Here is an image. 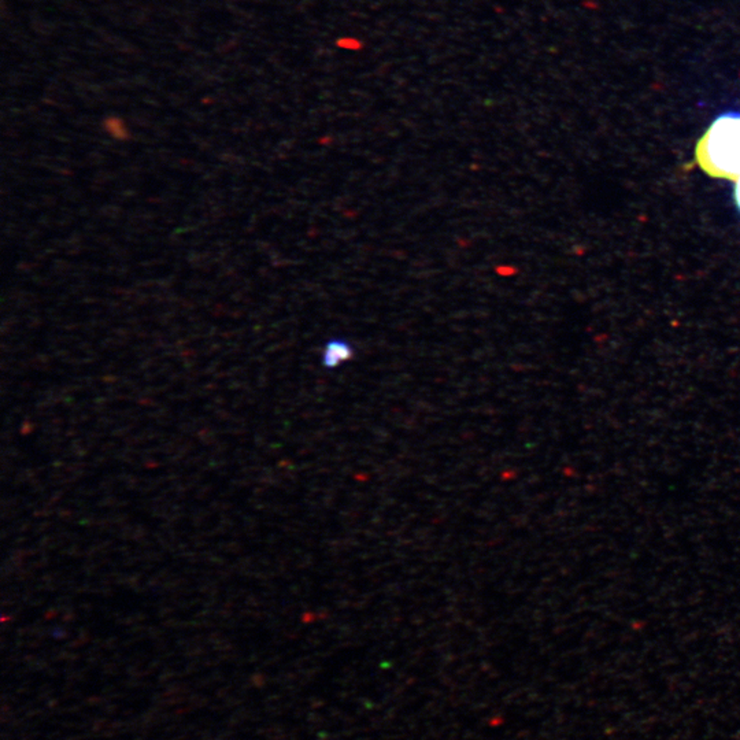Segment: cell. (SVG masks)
<instances>
[{
  "instance_id": "obj_1",
  "label": "cell",
  "mask_w": 740,
  "mask_h": 740,
  "mask_svg": "<svg viewBox=\"0 0 740 740\" xmlns=\"http://www.w3.org/2000/svg\"><path fill=\"white\" fill-rule=\"evenodd\" d=\"M699 168L717 178L737 181L740 177V113L717 117L698 141Z\"/></svg>"
},
{
  "instance_id": "obj_4",
  "label": "cell",
  "mask_w": 740,
  "mask_h": 740,
  "mask_svg": "<svg viewBox=\"0 0 740 740\" xmlns=\"http://www.w3.org/2000/svg\"><path fill=\"white\" fill-rule=\"evenodd\" d=\"M734 196H735V202H737V206L740 210V177L735 181V191H734Z\"/></svg>"
},
{
  "instance_id": "obj_3",
  "label": "cell",
  "mask_w": 740,
  "mask_h": 740,
  "mask_svg": "<svg viewBox=\"0 0 740 740\" xmlns=\"http://www.w3.org/2000/svg\"><path fill=\"white\" fill-rule=\"evenodd\" d=\"M106 127H107V131L110 132L113 136L118 137V139H124L125 134H127L125 133L127 129L124 128V124H123L121 120H114V118L107 120Z\"/></svg>"
},
{
  "instance_id": "obj_2",
  "label": "cell",
  "mask_w": 740,
  "mask_h": 740,
  "mask_svg": "<svg viewBox=\"0 0 740 740\" xmlns=\"http://www.w3.org/2000/svg\"><path fill=\"white\" fill-rule=\"evenodd\" d=\"M354 356V347L346 339H331L322 352V365L335 369Z\"/></svg>"
}]
</instances>
